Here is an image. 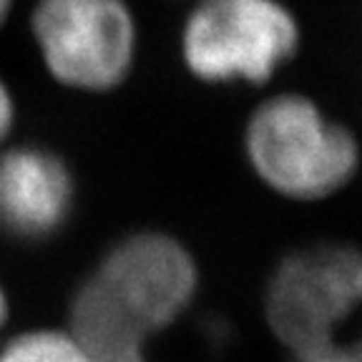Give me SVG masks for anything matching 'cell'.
<instances>
[{"label":"cell","mask_w":362,"mask_h":362,"mask_svg":"<svg viewBox=\"0 0 362 362\" xmlns=\"http://www.w3.org/2000/svg\"><path fill=\"white\" fill-rule=\"evenodd\" d=\"M244 153L257 179L292 202H322L360 166L357 139L305 96H274L249 116Z\"/></svg>","instance_id":"6da1fadb"},{"label":"cell","mask_w":362,"mask_h":362,"mask_svg":"<svg viewBox=\"0 0 362 362\" xmlns=\"http://www.w3.org/2000/svg\"><path fill=\"white\" fill-rule=\"evenodd\" d=\"M362 307V247L315 242L289 249L272 267L262 294L269 332L287 357L337 342L342 325Z\"/></svg>","instance_id":"7a4b0ae2"},{"label":"cell","mask_w":362,"mask_h":362,"mask_svg":"<svg viewBox=\"0 0 362 362\" xmlns=\"http://www.w3.org/2000/svg\"><path fill=\"white\" fill-rule=\"evenodd\" d=\"M300 48L279 0H199L181 28V58L204 83H264Z\"/></svg>","instance_id":"3957f363"},{"label":"cell","mask_w":362,"mask_h":362,"mask_svg":"<svg viewBox=\"0 0 362 362\" xmlns=\"http://www.w3.org/2000/svg\"><path fill=\"white\" fill-rule=\"evenodd\" d=\"M30 33L48 76L83 93L119 88L139 53L126 0H35Z\"/></svg>","instance_id":"277c9868"},{"label":"cell","mask_w":362,"mask_h":362,"mask_svg":"<svg viewBox=\"0 0 362 362\" xmlns=\"http://www.w3.org/2000/svg\"><path fill=\"white\" fill-rule=\"evenodd\" d=\"M90 277L146 337L179 322L202 284L199 264L187 244L158 229L116 239Z\"/></svg>","instance_id":"5b68a950"},{"label":"cell","mask_w":362,"mask_h":362,"mask_svg":"<svg viewBox=\"0 0 362 362\" xmlns=\"http://www.w3.org/2000/svg\"><path fill=\"white\" fill-rule=\"evenodd\" d=\"M76 176L48 146L21 144L0 151V234L13 242L56 239L74 216Z\"/></svg>","instance_id":"8992f818"},{"label":"cell","mask_w":362,"mask_h":362,"mask_svg":"<svg viewBox=\"0 0 362 362\" xmlns=\"http://www.w3.org/2000/svg\"><path fill=\"white\" fill-rule=\"evenodd\" d=\"M0 362H90V357L68 329L33 327L0 345Z\"/></svg>","instance_id":"52a82bcc"},{"label":"cell","mask_w":362,"mask_h":362,"mask_svg":"<svg viewBox=\"0 0 362 362\" xmlns=\"http://www.w3.org/2000/svg\"><path fill=\"white\" fill-rule=\"evenodd\" d=\"M287 362H362V334L350 342H332L322 350L287 357Z\"/></svg>","instance_id":"ba28073f"},{"label":"cell","mask_w":362,"mask_h":362,"mask_svg":"<svg viewBox=\"0 0 362 362\" xmlns=\"http://www.w3.org/2000/svg\"><path fill=\"white\" fill-rule=\"evenodd\" d=\"M13 124H16V98H13V90L8 88L6 81L0 78V144L8 139Z\"/></svg>","instance_id":"9c48e42d"},{"label":"cell","mask_w":362,"mask_h":362,"mask_svg":"<svg viewBox=\"0 0 362 362\" xmlns=\"http://www.w3.org/2000/svg\"><path fill=\"white\" fill-rule=\"evenodd\" d=\"M90 362H148V357H146V347H134V350L116 352V355L98 357V360H90Z\"/></svg>","instance_id":"30bf717a"},{"label":"cell","mask_w":362,"mask_h":362,"mask_svg":"<svg viewBox=\"0 0 362 362\" xmlns=\"http://www.w3.org/2000/svg\"><path fill=\"white\" fill-rule=\"evenodd\" d=\"M8 317H11V300H8L6 287H3V282H0V334H3V329H6Z\"/></svg>","instance_id":"8fae6325"},{"label":"cell","mask_w":362,"mask_h":362,"mask_svg":"<svg viewBox=\"0 0 362 362\" xmlns=\"http://www.w3.org/2000/svg\"><path fill=\"white\" fill-rule=\"evenodd\" d=\"M13 6H16V0H0V28L6 25L8 16H11Z\"/></svg>","instance_id":"7c38bea8"}]
</instances>
